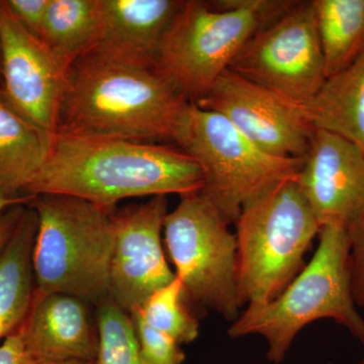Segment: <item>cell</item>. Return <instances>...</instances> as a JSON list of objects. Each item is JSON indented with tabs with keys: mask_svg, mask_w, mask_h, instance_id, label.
Masks as SVG:
<instances>
[{
	"mask_svg": "<svg viewBox=\"0 0 364 364\" xmlns=\"http://www.w3.org/2000/svg\"><path fill=\"white\" fill-rule=\"evenodd\" d=\"M203 188L200 166L179 148L54 133L47 160L25 195L73 196L112 210L124 198L181 196Z\"/></svg>",
	"mask_w": 364,
	"mask_h": 364,
	"instance_id": "1",
	"label": "cell"
},
{
	"mask_svg": "<svg viewBox=\"0 0 364 364\" xmlns=\"http://www.w3.org/2000/svg\"><path fill=\"white\" fill-rule=\"evenodd\" d=\"M191 104L155 67L85 54L67 74L56 133L174 141Z\"/></svg>",
	"mask_w": 364,
	"mask_h": 364,
	"instance_id": "2",
	"label": "cell"
},
{
	"mask_svg": "<svg viewBox=\"0 0 364 364\" xmlns=\"http://www.w3.org/2000/svg\"><path fill=\"white\" fill-rule=\"evenodd\" d=\"M347 228L324 226L312 259L277 299L248 305L230 326L232 338L260 335L268 344V360L286 359L294 338L305 326L333 318L364 346V318L352 294Z\"/></svg>",
	"mask_w": 364,
	"mask_h": 364,
	"instance_id": "3",
	"label": "cell"
},
{
	"mask_svg": "<svg viewBox=\"0 0 364 364\" xmlns=\"http://www.w3.org/2000/svg\"><path fill=\"white\" fill-rule=\"evenodd\" d=\"M296 1H183L158 50L156 68L188 102L202 100L249 39Z\"/></svg>",
	"mask_w": 364,
	"mask_h": 364,
	"instance_id": "4",
	"label": "cell"
},
{
	"mask_svg": "<svg viewBox=\"0 0 364 364\" xmlns=\"http://www.w3.org/2000/svg\"><path fill=\"white\" fill-rule=\"evenodd\" d=\"M33 296L64 294L100 303L109 296L112 210L73 196H37Z\"/></svg>",
	"mask_w": 364,
	"mask_h": 364,
	"instance_id": "5",
	"label": "cell"
},
{
	"mask_svg": "<svg viewBox=\"0 0 364 364\" xmlns=\"http://www.w3.org/2000/svg\"><path fill=\"white\" fill-rule=\"evenodd\" d=\"M236 224L242 305L277 299L303 269L304 256L322 228L296 178L246 203Z\"/></svg>",
	"mask_w": 364,
	"mask_h": 364,
	"instance_id": "6",
	"label": "cell"
},
{
	"mask_svg": "<svg viewBox=\"0 0 364 364\" xmlns=\"http://www.w3.org/2000/svg\"><path fill=\"white\" fill-rule=\"evenodd\" d=\"M174 142L198 163L200 193L229 225L237 222L249 200L296 179L305 160L263 152L221 114L193 102Z\"/></svg>",
	"mask_w": 364,
	"mask_h": 364,
	"instance_id": "7",
	"label": "cell"
},
{
	"mask_svg": "<svg viewBox=\"0 0 364 364\" xmlns=\"http://www.w3.org/2000/svg\"><path fill=\"white\" fill-rule=\"evenodd\" d=\"M200 191L181 196L163 232L186 296L235 321L242 303L236 235Z\"/></svg>",
	"mask_w": 364,
	"mask_h": 364,
	"instance_id": "8",
	"label": "cell"
},
{
	"mask_svg": "<svg viewBox=\"0 0 364 364\" xmlns=\"http://www.w3.org/2000/svg\"><path fill=\"white\" fill-rule=\"evenodd\" d=\"M229 70L294 104L305 105L326 77L313 1H296L254 33Z\"/></svg>",
	"mask_w": 364,
	"mask_h": 364,
	"instance_id": "9",
	"label": "cell"
},
{
	"mask_svg": "<svg viewBox=\"0 0 364 364\" xmlns=\"http://www.w3.org/2000/svg\"><path fill=\"white\" fill-rule=\"evenodd\" d=\"M217 112L263 152L305 159L316 128L301 105L284 100L227 69L195 102Z\"/></svg>",
	"mask_w": 364,
	"mask_h": 364,
	"instance_id": "10",
	"label": "cell"
},
{
	"mask_svg": "<svg viewBox=\"0 0 364 364\" xmlns=\"http://www.w3.org/2000/svg\"><path fill=\"white\" fill-rule=\"evenodd\" d=\"M0 51L4 102L26 121L56 133L70 67L18 23L6 0H0Z\"/></svg>",
	"mask_w": 364,
	"mask_h": 364,
	"instance_id": "11",
	"label": "cell"
},
{
	"mask_svg": "<svg viewBox=\"0 0 364 364\" xmlns=\"http://www.w3.org/2000/svg\"><path fill=\"white\" fill-rule=\"evenodd\" d=\"M166 196L112 212L109 296L126 312L176 279L163 252Z\"/></svg>",
	"mask_w": 364,
	"mask_h": 364,
	"instance_id": "12",
	"label": "cell"
},
{
	"mask_svg": "<svg viewBox=\"0 0 364 364\" xmlns=\"http://www.w3.org/2000/svg\"><path fill=\"white\" fill-rule=\"evenodd\" d=\"M296 181L321 227L364 217V152L343 136L316 129Z\"/></svg>",
	"mask_w": 364,
	"mask_h": 364,
	"instance_id": "13",
	"label": "cell"
},
{
	"mask_svg": "<svg viewBox=\"0 0 364 364\" xmlns=\"http://www.w3.org/2000/svg\"><path fill=\"white\" fill-rule=\"evenodd\" d=\"M182 4L177 0H100V30L87 54L156 68L158 50Z\"/></svg>",
	"mask_w": 364,
	"mask_h": 364,
	"instance_id": "14",
	"label": "cell"
},
{
	"mask_svg": "<svg viewBox=\"0 0 364 364\" xmlns=\"http://www.w3.org/2000/svg\"><path fill=\"white\" fill-rule=\"evenodd\" d=\"M82 299L64 294L33 296L30 312L18 330L35 361H95L97 329Z\"/></svg>",
	"mask_w": 364,
	"mask_h": 364,
	"instance_id": "15",
	"label": "cell"
},
{
	"mask_svg": "<svg viewBox=\"0 0 364 364\" xmlns=\"http://www.w3.org/2000/svg\"><path fill=\"white\" fill-rule=\"evenodd\" d=\"M37 229L35 210L26 208L0 254V339L20 329L32 306L33 251Z\"/></svg>",
	"mask_w": 364,
	"mask_h": 364,
	"instance_id": "16",
	"label": "cell"
},
{
	"mask_svg": "<svg viewBox=\"0 0 364 364\" xmlns=\"http://www.w3.org/2000/svg\"><path fill=\"white\" fill-rule=\"evenodd\" d=\"M54 133L26 121L0 95V191L25 196L45 164Z\"/></svg>",
	"mask_w": 364,
	"mask_h": 364,
	"instance_id": "17",
	"label": "cell"
},
{
	"mask_svg": "<svg viewBox=\"0 0 364 364\" xmlns=\"http://www.w3.org/2000/svg\"><path fill=\"white\" fill-rule=\"evenodd\" d=\"M301 107L316 129L343 136L364 152V50Z\"/></svg>",
	"mask_w": 364,
	"mask_h": 364,
	"instance_id": "18",
	"label": "cell"
},
{
	"mask_svg": "<svg viewBox=\"0 0 364 364\" xmlns=\"http://www.w3.org/2000/svg\"><path fill=\"white\" fill-rule=\"evenodd\" d=\"M313 6L328 80L364 50V0H313Z\"/></svg>",
	"mask_w": 364,
	"mask_h": 364,
	"instance_id": "19",
	"label": "cell"
},
{
	"mask_svg": "<svg viewBox=\"0 0 364 364\" xmlns=\"http://www.w3.org/2000/svg\"><path fill=\"white\" fill-rule=\"evenodd\" d=\"M100 21V0H50L40 40L70 67L92 49Z\"/></svg>",
	"mask_w": 364,
	"mask_h": 364,
	"instance_id": "20",
	"label": "cell"
},
{
	"mask_svg": "<svg viewBox=\"0 0 364 364\" xmlns=\"http://www.w3.org/2000/svg\"><path fill=\"white\" fill-rule=\"evenodd\" d=\"M184 296L183 286L176 277L166 287L151 294L131 314L179 345L191 343L198 338V322L184 305Z\"/></svg>",
	"mask_w": 364,
	"mask_h": 364,
	"instance_id": "21",
	"label": "cell"
},
{
	"mask_svg": "<svg viewBox=\"0 0 364 364\" xmlns=\"http://www.w3.org/2000/svg\"><path fill=\"white\" fill-rule=\"evenodd\" d=\"M112 299L100 301L95 364H146L133 318Z\"/></svg>",
	"mask_w": 364,
	"mask_h": 364,
	"instance_id": "22",
	"label": "cell"
},
{
	"mask_svg": "<svg viewBox=\"0 0 364 364\" xmlns=\"http://www.w3.org/2000/svg\"><path fill=\"white\" fill-rule=\"evenodd\" d=\"M140 340L141 349L146 364H183L186 355L181 345L165 336L131 314Z\"/></svg>",
	"mask_w": 364,
	"mask_h": 364,
	"instance_id": "23",
	"label": "cell"
},
{
	"mask_svg": "<svg viewBox=\"0 0 364 364\" xmlns=\"http://www.w3.org/2000/svg\"><path fill=\"white\" fill-rule=\"evenodd\" d=\"M350 252L352 294L356 306H364V217L347 227Z\"/></svg>",
	"mask_w": 364,
	"mask_h": 364,
	"instance_id": "24",
	"label": "cell"
},
{
	"mask_svg": "<svg viewBox=\"0 0 364 364\" xmlns=\"http://www.w3.org/2000/svg\"><path fill=\"white\" fill-rule=\"evenodd\" d=\"M6 4L18 23L40 39L50 0H6Z\"/></svg>",
	"mask_w": 364,
	"mask_h": 364,
	"instance_id": "25",
	"label": "cell"
},
{
	"mask_svg": "<svg viewBox=\"0 0 364 364\" xmlns=\"http://www.w3.org/2000/svg\"><path fill=\"white\" fill-rule=\"evenodd\" d=\"M26 350L18 331L7 336L0 345V364H35Z\"/></svg>",
	"mask_w": 364,
	"mask_h": 364,
	"instance_id": "26",
	"label": "cell"
},
{
	"mask_svg": "<svg viewBox=\"0 0 364 364\" xmlns=\"http://www.w3.org/2000/svg\"><path fill=\"white\" fill-rule=\"evenodd\" d=\"M26 210V205H21L0 213V254L13 237Z\"/></svg>",
	"mask_w": 364,
	"mask_h": 364,
	"instance_id": "27",
	"label": "cell"
},
{
	"mask_svg": "<svg viewBox=\"0 0 364 364\" xmlns=\"http://www.w3.org/2000/svg\"><path fill=\"white\" fill-rule=\"evenodd\" d=\"M33 196H7L6 193L0 191V213L7 210V208H13L14 205H28L32 202Z\"/></svg>",
	"mask_w": 364,
	"mask_h": 364,
	"instance_id": "28",
	"label": "cell"
},
{
	"mask_svg": "<svg viewBox=\"0 0 364 364\" xmlns=\"http://www.w3.org/2000/svg\"><path fill=\"white\" fill-rule=\"evenodd\" d=\"M35 364H95V361L68 359V360L36 361Z\"/></svg>",
	"mask_w": 364,
	"mask_h": 364,
	"instance_id": "29",
	"label": "cell"
},
{
	"mask_svg": "<svg viewBox=\"0 0 364 364\" xmlns=\"http://www.w3.org/2000/svg\"><path fill=\"white\" fill-rule=\"evenodd\" d=\"M2 85V65H1V51H0V88Z\"/></svg>",
	"mask_w": 364,
	"mask_h": 364,
	"instance_id": "30",
	"label": "cell"
},
{
	"mask_svg": "<svg viewBox=\"0 0 364 364\" xmlns=\"http://www.w3.org/2000/svg\"><path fill=\"white\" fill-rule=\"evenodd\" d=\"M358 364H364V358L360 361V363H358Z\"/></svg>",
	"mask_w": 364,
	"mask_h": 364,
	"instance_id": "31",
	"label": "cell"
}]
</instances>
